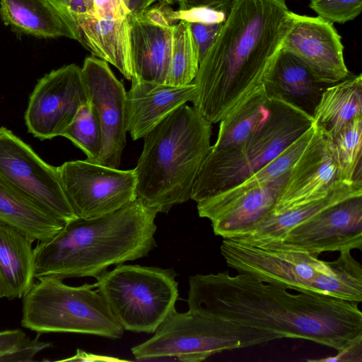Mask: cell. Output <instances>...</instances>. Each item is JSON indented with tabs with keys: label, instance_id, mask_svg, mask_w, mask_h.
<instances>
[{
	"label": "cell",
	"instance_id": "obj_34",
	"mask_svg": "<svg viewBox=\"0 0 362 362\" xmlns=\"http://www.w3.org/2000/svg\"><path fill=\"white\" fill-rule=\"evenodd\" d=\"M51 346L49 342L40 341L38 336L33 339L27 337L18 347L0 356V361H32L37 353Z\"/></svg>",
	"mask_w": 362,
	"mask_h": 362
},
{
	"label": "cell",
	"instance_id": "obj_9",
	"mask_svg": "<svg viewBox=\"0 0 362 362\" xmlns=\"http://www.w3.org/2000/svg\"><path fill=\"white\" fill-rule=\"evenodd\" d=\"M177 275L173 269L121 264L95 284L124 329L153 334L175 310Z\"/></svg>",
	"mask_w": 362,
	"mask_h": 362
},
{
	"label": "cell",
	"instance_id": "obj_29",
	"mask_svg": "<svg viewBox=\"0 0 362 362\" xmlns=\"http://www.w3.org/2000/svg\"><path fill=\"white\" fill-rule=\"evenodd\" d=\"M198 51L188 23L173 25L172 49L165 84L183 86L193 82L199 70Z\"/></svg>",
	"mask_w": 362,
	"mask_h": 362
},
{
	"label": "cell",
	"instance_id": "obj_36",
	"mask_svg": "<svg viewBox=\"0 0 362 362\" xmlns=\"http://www.w3.org/2000/svg\"><path fill=\"white\" fill-rule=\"evenodd\" d=\"M334 356L308 360L315 361H349V362H361L362 361V333H360L355 337L349 340Z\"/></svg>",
	"mask_w": 362,
	"mask_h": 362
},
{
	"label": "cell",
	"instance_id": "obj_15",
	"mask_svg": "<svg viewBox=\"0 0 362 362\" xmlns=\"http://www.w3.org/2000/svg\"><path fill=\"white\" fill-rule=\"evenodd\" d=\"M290 14L281 48L300 60L322 83L331 85L348 77L341 37L333 23L320 16Z\"/></svg>",
	"mask_w": 362,
	"mask_h": 362
},
{
	"label": "cell",
	"instance_id": "obj_32",
	"mask_svg": "<svg viewBox=\"0 0 362 362\" xmlns=\"http://www.w3.org/2000/svg\"><path fill=\"white\" fill-rule=\"evenodd\" d=\"M309 6L318 16L332 23H345L360 15L362 0H310Z\"/></svg>",
	"mask_w": 362,
	"mask_h": 362
},
{
	"label": "cell",
	"instance_id": "obj_25",
	"mask_svg": "<svg viewBox=\"0 0 362 362\" xmlns=\"http://www.w3.org/2000/svg\"><path fill=\"white\" fill-rule=\"evenodd\" d=\"M362 115V75L350 74L322 92L313 118L332 139Z\"/></svg>",
	"mask_w": 362,
	"mask_h": 362
},
{
	"label": "cell",
	"instance_id": "obj_38",
	"mask_svg": "<svg viewBox=\"0 0 362 362\" xmlns=\"http://www.w3.org/2000/svg\"><path fill=\"white\" fill-rule=\"evenodd\" d=\"M67 11L71 16L76 14L93 15V0H69Z\"/></svg>",
	"mask_w": 362,
	"mask_h": 362
},
{
	"label": "cell",
	"instance_id": "obj_17",
	"mask_svg": "<svg viewBox=\"0 0 362 362\" xmlns=\"http://www.w3.org/2000/svg\"><path fill=\"white\" fill-rule=\"evenodd\" d=\"M166 7L160 3L139 15L127 16L132 77L139 80L165 83L174 25L167 16Z\"/></svg>",
	"mask_w": 362,
	"mask_h": 362
},
{
	"label": "cell",
	"instance_id": "obj_13",
	"mask_svg": "<svg viewBox=\"0 0 362 362\" xmlns=\"http://www.w3.org/2000/svg\"><path fill=\"white\" fill-rule=\"evenodd\" d=\"M87 101L99 118L103 145L93 163L118 168L126 146L127 91L108 63L95 57H86L81 67Z\"/></svg>",
	"mask_w": 362,
	"mask_h": 362
},
{
	"label": "cell",
	"instance_id": "obj_14",
	"mask_svg": "<svg viewBox=\"0 0 362 362\" xmlns=\"http://www.w3.org/2000/svg\"><path fill=\"white\" fill-rule=\"evenodd\" d=\"M343 182L332 138L315 124L313 137L292 166L269 215L279 214L323 199Z\"/></svg>",
	"mask_w": 362,
	"mask_h": 362
},
{
	"label": "cell",
	"instance_id": "obj_8",
	"mask_svg": "<svg viewBox=\"0 0 362 362\" xmlns=\"http://www.w3.org/2000/svg\"><path fill=\"white\" fill-rule=\"evenodd\" d=\"M279 339L263 330L188 310H174L146 341L132 349L137 361L199 362L216 354Z\"/></svg>",
	"mask_w": 362,
	"mask_h": 362
},
{
	"label": "cell",
	"instance_id": "obj_31",
	"mask_svg": "<svg viewBox=\"0 0 362 362\" xmlns=\"http://www.w3.org/2000/svg\"><path fill=\"white\" fill-rule=\"evenodd\" d=\"M62 136L82 150L88 161L94 162L98 158L103 145L102 129L98 115L89 102L81 106Z\"/></svg>",
	"mask_w": 362,
	"mask_h": 362
},
{
	"label": "cell",
	"instance_id": "obj_20",
	"mask_svg": "<svg viewBox=\"0 0 362 362\" xmlns=\"http://www.w3.org/2000/svg\"><path fill=\"white\" fill-rule=\"evenodd\" d=\"M262 86L268 98L284 100L313 117L323 90L329 84L318 81L300 60L281 48Z\"/></svg>",
	"mask_w": 362,
	"mask_h": 362
},
{
	"label": "cell",
	"instance_id": "obj_23",
	"mask_svg": "<svg viewBox=\"0 0 362 362\" xmlns=\"http://www.w3.org/2000/svg\"><path fill=\"white\" fill-rule=\"evenodd\" d=\"M33 242L16 228L0 222V298H23L34 284Z\"/></svg>",
	"mask_w": 362,
	"mask_h": 362
},
{
	"label": "cell",
	"instance_id": "obj_19",
	"mask_svg": "<svg viewBox=\"0 0 362 362\" xmlns=\"http://www.w3.org/2000/svg\"><path fill=\"white\" fill-rule=\"evenodd\" d=\"M289 173L244 193L211 213L207 218L211 222L214 234L223 239L235 238L255 230L274 206Z\"/></svg>",
	"mask_w": 362,
	"mask_h": 362
},
{
	"label": "cell",
	"instance_id": "obj_10",
	"mask_svg": "<svg viewBox=\"0 0 362 362\" xmlns=\"http://www.w3.org/2000/svg\"><path fill=\"white\" fill-rule=\"evenodd\" d=\"M57 170L66 199L78 218L100 216L136 199L134 169L76 160L64 163Z\"/></svg>",
	"mask_w": 362,
	"mask_h": 362
},
{
	"label": "cell",
	"instance_id": "obj_26",
	"mask_svg": "<svg viewBox=\"0 0 362 362\" xmlns=\"http://www.w3.org/2000/svg\"><path fill=\"white\" fill-rule=\"evenodd\" d=\"M359 194H362V183L344 181L326 197L279 214L268 215L252 232L231 239L248 243L282 241L296 226L341 201Z\"/></svg>",
	"mask_w": 362,
	"mask_h": 362
},
{
	"label": "cell",
	"instance_id": "obj_1",
	"mask_svg": "<svg viewBox=\"0 0 362 362\" xmlns=\"http://www.w3.org/2000/svg\"><path fill=\"white\" fill-rule=\"evenodd\" d=\"M189 311L308 340L338 351L362 333L358 303L320 294L290 293L246 274L228 272L189 278Z\"/></svg>",
	"mask_w": 362,
	"mask_h": 362
},
{
	"label": "cell",
	"instance_id": "obj_37",
	"mask_svg": "<svg viewBox=\"0 0 362 362\" xmlns=\"http://www.w3.org/2000/svg\"><path fill=\"white\" fill-rule=\"evenodd\" d=\"M26 338L25 333L21 329L1 331L0 356L18 347Z\"/></svg>",
	"mask_w": 362,
	"mask_h": 362
},
{
	"label": "cell",
	"instance_id": "obj_6",
	"mask_svg": "<svg viewBox=\"0 0 362 362\" xmlns=\"http://www.w3.org/2000/svg\"><path fill=\"white\" fill-rule=\"evenodd\" d=\"M263 126L238 146L210 151L194 182L197 203L226 191L268 164L314 124L312 116L279 98H268Z\"/></svg>",
	"mask_w": 362,
	"mask_h": 362
},
{
	"label": "cell",
	"instance_id": "obj_4",
	"mask_svg": "<svg viewBox=\"0 0 362 362\" xmlns=\"http://www.w3.org/2000/svg\"><path fill=\"white\" fill-rule=\"evenodd\" d=\"M212 124L184 104L144 139L136 168V196L158 213L191 199L199 172L209 153Z\"/></svg>",
	"mask_w": 362,
	"mask_h": 362
},
{
	"label": "cell",
	"instance_id": "obj_22",
	"mask_svg": "<svg viewBox=\"0 0 362 362\" xmlns=\"http://www.w3.org/2000/svg\"><path fill=\"white\" fill-rule=\"evenodd\" d=\"M81 36V44L93 55L116 67L127 80H132L129 30L127 17L101 19L91 14L72 16Z\"/></svg>",
	"mask_w": 362,
	"mask_h": 362
},
{
	"label": "cell",
	"instance_id": "obj_28",
	"mask_svg": "<svg viewBox=\"0 0 362 362\" xmlns=\"http://www.w3.org/2000/svg\"><path fill=\"white\" fill-rule=\"evenodd\" d=\"M269 115L267 96L262 86L220 122L217 139L211 151L240 145L263 126Z\"/></svg>",
	"mask_w": 362,
	"mask_h": 362
},
{
	"label": "cell",
	"instance_id": "obj_40",
	"mask_svg": "<svg viewBox=\"0 0 362 362\" xmlns=\"http://www.w3.org/2000/svg\"><path fill=\"white\" fill-rule=\"evenodd\" d=\"M54 6L65 14L72 17L67 11L69 0H49ZM73 18V17H72Z\"/></svg>",
	"mask_w": 362,
	"mask_h": 362
},
{
	"label": "cell",
	"instance_id": "obj_30",
	"mask_svg": "<svg viewBox=\"0 0 362 362\" xmlns=\"http://www.w3.org/2000/svg\"><path fill=\"white\" fill-rule=\"evenodd\" d=\"M332 145L341 180L362 183V115L332 139Z\"/></svg>",
	"mask_w": 362,
	"mask_h": 362
},
{
	"label": "cell",
	"instance_id": "obj_18",
	"mask_svg": "<svg viewBox=\"0 0 362 362\" xmlns=\"http://www.w3.org/2000/svg\"><path fill=\"white\" fill-rule=\"evenodd\" d=\"M127 92V129L133 141L142 139L180 106L192 102L194 82L173 86L132 78Z\"/></svg>",
	"mask_w": 362,
	"mask_h": 362
},
{
	"label": "cell",
	"instance_id": "obj_27",
	"mask_svg": "<svg viewBox=\"0 0 362 362\" xmlns=\"http://www.w3.org/2000/svg\"><path fill=\"white\" fill-rule=\"evenodd\" d=\"M315 130L314 124L274 160L241 183L197 204L200 217L206 218L214 211L231 202L244 193L269 184L289 172Z\"/></svg>",
	"mask_w": 362,
	"mask_h": 362
},
{
	"label": "cell",
	"instance_id": "obj_5",
	"mask_svg": "<svg viewBox=\"0 0 362 362\" xmlns=\"http://www.w3.org/2000/svg\"><path fill=\"white\" fill-rule=\"evenodd\" d=\"M220 250L238 274L297 292L362 301V267L351 251L325 262L281 240L248 243L231 238H223Z\"/></svg>",
	"mask_w": 362,
	"mask_h": 362
},
{
	"label": "cell",
	"instance_id": "obj_3",
	"mask_svg": "<svg viewBox=\"0 0 362 362\" xmlns=\"http://www.w3.org/2000/svg\"><path fill=\"white\" fill-rule=\"evenodd\" d=\"M158 212L140 200L95 218L76 217L34 248L35 277H98L111 265L147 256L156 247Z\"/></svg>",
	"mask_w": 362,
	"mask_h": 362
},
{
	"label": "cell",
	"instance_id": "obj_35",
	"mask_svg": "<svg viewBox=\"0 0 362 362\" xmlns=\"http://www.w3.org/2000/svg\"><path fill=\"white\" fill-rule=\"evenodd\" d=\"M93 15L101 19H124L129 14L122 0H93Z\"/></svg>",
	"mask_w": 362,
	"mask_h": 362
},
{
	"label": "cell",
	"instance_id": "obj_24",
	"mask_svg": "<svg viewBox=\"0 0 362 362\" xmlns=\"http://www.w3.org/2000/svg\"><path fill=\"white\" fill-rule=\"evenodd\" d=\"M0 222L37 242L49 240L66 223L1 175Z\"/></svg>",
	"mask_w": 362,
	"mask_h": 362
},
{
	"label": "cell",
	"instance_id": "obj_42",
	"mask_svg": "<svg viewBox=\"0 0 362 362\" xmlns=\"http://www.w3.org/2000/svg\"><path fill=\"white\" fill-rule=\"evenodd\" d=\"M178 0H173V4L177 2Z\"/></svg>",
	"mask_w": 362,
	"mask_h": 362
},
{
	"label": "cell",
	"instance_id": "obj_7",
	"mask_svg": "<svg viewBox=\"0 0 362 362\" xmlns=\"http://www.w3.org/2000/svg\"><path fill=\"white\" fill-rule=\"evenodd\" d=\"M23 298L21 325L38 333L72 332L120 338L124 329L95 284L79 286L62 279H37Z\"/></svg>",
	"mask_w": 362,
	"mask_h": 362
},
{
	"label": "cell",
	"instance_id": "obj_2",
	"mask_svg": "<svg viewBox=\"0 0 362 362\" xmlns=\"http://www.w3.org/2000/svg\"><path fill=\"white\" fill-rule=\"evenodd\" d=\"M285 0H233L219 34L193 81V107L220 122L250 94L282 47L291 23Z\"/></svg>",
	"mask_w": 362,
	"mask_h": 362
},
{
	"label": "cell",
	"instance_id": "obj_12",
	"mask_svg": "<svg viewBox=\"0 0 362 362\" xmlns=\"http://www.w3.org/2000/svg\"><path fill=\"white\" fill-rule=\"evenodd\" d=\"M86 103L81 67L71 64L52 70L30 95L24 115L28 132L42 141L62 136Z\"/></svg>",
	"mask_w": 362,
	"mask_h": 362
},
{
	"label": "cell",
	"instance_id": "obj_16",
	"mask_svg": "<svg viewBox=\"0 0 362 362\" xmlns=\"http://www.w3.org/2000/svg\"><path fill=\"white\" fill-rule=\"evenodd\" d=\"M286 244L319 256L362 250V194L341 201L290 230Z\"/></svg>",
	"mask_w": 362,
	"mask_h": 362
},
{
	"label": "cell",
	"instance_id": "obj_41",
	"mask_svg": "<svg viewBox=\"0 0 362 362\" xmlns=\"http://www.w3.org/2000/svg\"><path fill=\"white\" fill-rule=\"evenodd\" d=\"M158 1H160V3L167 4V5H170V4H173V0H158Z\"/></svg>",
	"mask_w": 362,
	"mask_h": 362
},
{
	"label": "cell",
	"instance_id": "obj_33",
	"mask_svg": "<svg viewBox=\"0 0 362 362\" xmlns=\"http://www.w3.org/2000/svg\"><path fill=\"white\" fill-rule=\"evenodd\" d=\"M187 23L198 51L200 64L217 38L224 22L220 23Z\"/></svg>",
	"mask_w": 362,
	"mask_h": 362
},
{
	"label": "cell",
	"instance_id": "obj_11",
	"mask_svg": "<svg viewBox=\"0 0 362 362\" xmlns=\"http://www.w3.org/2000/svg\"><path fill=\"white\" fill-rule=\"evenodd\" d=\"M0 175L64 223L77 217L62 188L57 167L46 163L4 127H0Z\"/></svg>",
	"mask_w": 362,
	"mask_h": 362
},
{
	"label": "cell",
	"instance_id": "obj_39",
	"mask_svg": "<svg viewBox=\"0 0 362 362\" xmlns=\"http://www.w3.org/2000/svg\"><path fill=\"white\" fill-rule=\"evenodd\" d=\"M156 0H122L129 14L139 15Z\"/></svg>",
	"mask_w": 362,
	"mask_h": 362
},
{
	"label": "cell",
	"instance_id": "obj_21",
	"mask_svg": "<svg viewBox=\"0 0 362 362\" xmlns=\"http://www.w3.org/2000/svg\"><path fill=\"white\" fill-rule=\"evenodd\" d=\"M0 16L6 25L40 38L65 37L81 43L74 19L49 0H0Z\"/></svg>",
	"mask_w": 362,
	"mask_h": 362
}]
</instances>
